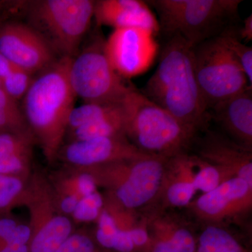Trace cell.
Masks as SVG:
<instances>
[{
    "mask_svg": "<svg viewBox=\"0 0 252 252\" xmlns=\"http://www.w3.org/2000/svg\"><path fill=\"white\" fill-rule=\"evenodd\" d=\"M29 129L17 101L11 98L0 86V131Z\"/></svg>",
    "mask_w": 252,
    "mask_h": 252,
    "instance_id": "obj_24",
    "label": "cell"
},
{
    "mask_svg": "<svg viewBox=\"0 0 252 252\" xmlns=\"http://www.w3.org/2000/svg\"><path fill=\"white\" fill-rule=\"evenodd\" d=\"M35 144L30 129L0 131V173L31 177Z\"/></svg>",
    "mask_w": 252,
    "mask_h": 252,
    "instance_id": "obj_20",
    "label": "cell"
},
{
    "mask_svg": "<svg viewBox=\"0 0 252 252\" xmlns=\"http://www.w3.org/2000/svg\"><path fill=\"white\" fill-rule=\"evenodd\" d=\"M0 252H30L29 244L11 243L0 249Z\"/></svg>",
    "mask_w": 252,
    "mask_h": 252,
    "instance_id": "obj_33",
    "label": "cell"
},
{
    "mask_svg": "<svg viewBox=\"0 0 252 252\" xmlns=\"http://www.w3.org/2000/svg\"><path fill=\"white\" fill-rule=\"evenodd\" d=\"M31 238L28 224L20 222L11 213L0 215V249L15 242L29 244Z\"/></svg>",
    "mask_w": 252,
    "mask_h": 252,
    "instance_id": "obj_27",
    "label": "cell"
},
{
    "mask_svg": "<svg viewBox=\"0 0 252 252\" xmlns=\"http://www.w3.org/2000/svg\"><path fill=\"white\" fill-rule=\"evenodd\" d=\"M241 0H152L159 28L178 34L193 46L220 36L238 17Z\"/></svg>",
    "mask_w": 252,
    "mask_h": 252,
    "instance_id": "obj_4",
    "label": "cell"
},
{
    "mask_svg": "<svg viewBox=\"0 0 252 252\" xmlns=\"http://www.w3.org/2000/svg\"><path fill=\"white\" fill-rule=\"evenodd\" d=\"M46 175L58 210L67 217L81 198L98 190L93 177L81 168L63 165Z\"/></svg>",
    "mask_w": 252,
    "mask_h": 252,
    "instance_id": "obj_18",
    "label": "cell"
},
{
    "mask_svg": "<svg viewBox=\"0 0 252 252\" xmlns=\"http://www.w3.org/2000/svg\"><path fill=\"white\" fill-rule=\"evenodd\" d=\"M231 139L207 132L199 145L198 157L229 178L239 177L252 185V152Z\"/></svg>",
    "mask_w": 252,
    "mask_h": 252,
    "instance_id": "obj_14",
    "label": "cell"
},
{
    "mask_svg": "<svg viewBox=\"0 0 252 252\" xmlns=\"http://www.w3.org/2000/svg\"><path fill=\"white\" fill-rule=\"evenodd\" d=\"M104 206V195L99 193L98 190H96L79 200L69 218L74 224L95 222Z\"/></svg>",
    "mask_w": 252,
    "mask_h": 252,
    "instance_id": "obj_26",
    "label": "cell"
},
{
    "mask_svg": "<svg viewBox=\"0 0 252 252\" xmlns=\"http://www.w3.org/2000/svg\"><path fill=\"white\" fill-rule=\"evenodd\" d=\"M193 49L178 34L170 36L142 93L197 132L206 125L208 109L195 74Z\"/></svg>",
    "mask_w": 252,
    "mask_h": 252,
    "instance_id": "obj_1",
    "label": "cell"
},
{
    "mask_svg": "<svg viewBox=\"0 0 252 252\" xmlns=\"http://www.w3.org/2000/svg\"><path fill=\"white\" fill-rule=\"evenodd\" d=\"M212 109L215 120L231 140L252 150V86L217 104Z\"/></svg>",
    "mask_w": 252,
    "mask_h": 252,
    "instance_id": "obj_17",
    "label": "cell"
},
{
    "mask_svg": "<svg viewBox=\"0 0 252 252\" xmlns=\"http://www.w3.org/2000/svg\"><path fill=\"white\" fill-rule=\"evenodd\" d=\"M56 252H109L97 245L93 232L76 229Z\"/></svg>",
    "mask_w": 252,
    "mask_h": 252,
    "instance_id": "obj_29",
    "label": "cell"
},
{
    "mask_svg": "<svg viewBox=\"0 0 252 252\" xmlns=\"http://www.w3.org/2000/svg\"><path fill=\"white\" fill-rule=\"evenodd\" d=\"M154 32L144 28L114 29L104 49L114 70L126 79L138 77L152 67L159 45Z\"/></svg>",
    "mask_w": 252,
    "mask_h": 252,
    "instance_id": "obj_10",
    "label": "cell"
},
{
    "mask_svg": "<svg viewBox=\"0 0 252 252\" xmlns=\"http://www.w3.org/2000/svg\"><path fill=\"white\" fill-rule=\"evenodd\" d=\"M242 41L250 42L252 39V15H250L243 21V26L240 28L237 34Z\"/></svg>",
    "mask_w": 252,
    "mask_h": 252,
    "instance_id": "obj_31",
    "label": "cell"
},
{
    "mask_svg": "<svg viewBox=\"0 0 252 252\" xmlns=\"http://www.w3.org/2000/svg\"><path fill=\"white\" fill-rule=\"evenodd\" d=\"M17 69L20 68L16 67L2 54H0V83Z\"/></svg>",
    "mask_w": 252,
    "mask_h": 252,
    "instance_id": "obj_32",
    "label": "cell"
},
{
    "mask_svg": "<svg viewBox=\"0 0 252 252\" xmlns=\"http://www.w3.org/2000/svg\"><path fill=\"white\" fill-rule=\"evenodd\" d=\"M168 158L147 154L133 160L81 169L93 177L97 188L105 189V195L135 211L155 200Z\"/></svg>",
    "mask_w": 252,
    "mask_h": 252,
    "instance_id": "obj_5",
    "label": "cell"
},
{
    "mask_svg": "<svg viewBox=\"0 0 252 252\" xmlns=\"http://www.w3.org/2000/svg\"><path fill=\"white\" fill-rule=\"evenodd\" d=\"M72 59L60 58L41 71L23 97L25 119L49 165L56 161L64 143L77 98L68 77Z\"/></svg>",
    "mask_w": 252,
    "mask_h": 252,
    "instance_id": "obj_2",
    "label": "cell"
},
{
    "mask_svg": "<svg viewBox=\"0 0 252 252\" xmlns=\"http://www.w3.org/2000/svg\"><path fill=\"white\" fill-rule=\"evenodd\" d=\"M94 17L98 26L114 29L139 28L160 32L158 21L146 1L140 0H100L94 2Z\"/></svg>",
    "mask_w": 252,
    "mask_h": 252,
    "instance_id": "obj_16",
    "label": "cell"
},
{
    "mask_svg": "<svg viewBox=\"0 0 252 252\" xmlns=\"http://www.w3.org/2000/svg\"><path fill=\"white\" fill-rule=\"evenodd\" d=\"M195 252H251L228 230L207 225L197 238Z\"/></svg>",
    "mask_w": 252,
    "mask_h": 252,
    "instance_id": "obj_21",
    "label": "cell"
},
{
    "mask_svg": "<svg viewBox=\"0 0 252 252\" xmlns=\"http://www.w3.org/2000/svg\"><path fill=\"white\" fill-rule=\"evenodd\" d=\"M23 207L30 215V252H56L76 230L71 219L58 210L46 172L33 170Z\"/></svg>",
    "mask_w": 252,
    "mask_h": 252,
    "instance_id": "obj_8",
    "label": "cell"
},
{
    "mask_svg": "<svg viewBox=\"0 0 252 252\" xmlns=\"http://www.w3.org/2000/svg\"><path fill=\"white\" fill-rule=\"evenodd\" d=\"M187 207L207 225L221 226L252 211V185L243 179L233 177L192 200Z\"/></svg>",
    "mask_w": 252,
    "mask_h": 252,
    "instance_id": "obj_11",
    "label": "cell"
},
{
    "mask_svg": "<svg viewBox=\"0 0 252 252\" xmlns=\"http://www.w3.org/2000/svg\"><path fill=\"white\" fill-rule=\"evenodd\" d=\"M2 4H1V2H0V18H1V11H2Z\"/></svg>",
    "mask_w": 252,
    "mask_h": 252,
    "instance_id": "obj_34",
    "label": "cell"
},
{
    "mask_svg": "<svg viewBox=\"0 0 252 252\" xmlns=\"http://www.w3.org/2000/svg\"><path fill=\"white\" fill-rule=\"evenodd\" d=\"M220 36V41L227 49L231 53L244 72L248 77L250 86H252V49L239 39L233 30L223 32Z\"/></svg>",
    "mask_w": 252,
    "mask_h": 252,
    "instance_id": "obj_25",
    "label": "cell"
},
{
    "mask_svg": "<svg viewBox=\"0 0 252 252\" xmlns=\"http://www.w3.org/2000/svg\"><path fill=\"white\" fill-rule=\"evenodd\" d=\"M123 103H84L72 109L68 121L67 132L103 119L124 108Z\"/></svg>",
    "mask_w": 252,
    "mask_h": 252,
    "instance_id": "obj_23",
    "label": "cell"
},
{
    "mask_svg": "<svg viewBox=\"0 0 252 252\" xmlns=\"http://www.w3.org/2000/svg\"><path fill=\"white\" fill-rule=\"evenodd\" d=\"M197 172V156L182 153L170 158L154 202L166 207H187L195 193L194 180Z\"/></svg>",
    "mask_w": 252,
    "mask_h": 252,
    "instance_id": "obj_15",
    "label": "cell"
},
{
    "mask_svg": "<svg viewBox=\"0 0 252 252\" xmlns=\"http://www.w3.org/2000/svg\"><path fill=\"white\" fill-rule=\"evenodd\" d=\"M145 154L127 137H101L67 142L60 149L56 161L68 166L86 168L133 160Z\"/></svg>",
    "mask_w": 252,
    "mask_h": 252,
    "instance_id": "obj_13",
    "label": "cell"
},
{
    "mask_svg": "<svg viewBox=\"0 0 252 252\" xmlns=\"http://www.w3.org/2000/svg\"><path fill=\"white\" fill-rule=\"evenodd\" d=\"M97 36L71 59L68 77L73 92L85 103H123L132 89L114 70Z\"/></svg>",
    "mask_w": 252,
    "mask_h": 252,
    "instance_id": "obj_7",
    "label": "cell"
},
{
    "mask_svg": "<svg viewBox=\"0 0 252 252\" xmlns=\"http://www.w3.org/2000/svg\"><path fill=\"white\" fill-rule=\"evenodd\" d=\"M229 179L220 169L197 156V172L194 180V187L196 191L208 193Z\"/></svg>",
    "mask_w": 252,
    "mask_h": 252,
    "instance_id": "obj_28",
    "label": "cell"
},
{
    "mask_svg": "<svg viewBox=\"0 0 252 252\" xmlns=\"http://www.w3.org/2000/svg\"><path fill=\"white\" fill-rule=\"evenodd\" d=\"M147 252H195L197 238L177 217L153 213L147 220Z\"/></svg>",
    "mask_w": 252,
    "mask_h": 252,
    "instance_id": "obj_19",
    "label": "cell"
},
{
    "mask_svg": "<svg viewBox=\"0 0 252 252\" xmlns=\"http://www.w3.org/2000/svg\"><path fill=\"white\" fill-rule=\"evenodd\" d=\"M91 0H39L30 6L35 29L61 58H74L94 17Z\"/></svg>",
    "mask_w": 252,
    "mask_h": 252,
    "instance_id": "obj_6",
    "label": "cell"
},
{
    "mask_svg": "<svg viewBox=\"0 0 252 252\" xmlns=\"http://www.w3.org/2000/svg\"><path fill=\"white\" fill-rule=\"evenodd\" d=\"M193 54L197 80L208 110L252 86L220 36L194 46Z\"/></svg>",
    "mask_w": 252,
    "mask_h": 252,
    "instance_id": "obj_9",
    "label": "cell"
},
{
    "mask_svg": "<svg viewBox=\"0 0 252 252\" xmlns=\"http://www.w3.org/2000/svg\"><path fill=\"white\" fill-rule=\"evenodd\" d=\"M124 104L126 137L141 152L171 158L187 153L186 151L193 143L197 132L136 88L127 96Z\"/></svg>",
    "mask_w": 252,
    "mask_h": 252,
    "instance_id": "obj_3",
    "label": "cell"
},
{
    "mask_svg": "<svg viewBox=\"0 0 252 252\" xmlns=\"http://www.w3.org/2000/svg\"><path fill=\"white\" fill-rule=\"evenodd\" d=\"M0 54L32 74L41 72L56 61L46 39L31 26L21 23L0 26Z\"/></svg>",
    "mask_w": 252,
    "mask_h": 252,
    "instance_id": "obj_12",
    "label": "cell"
},
{
    "mask_svg": "<svg viewBox=\"0 0 252 252\" xmlns=\"http://www.w3.org/2000/svg\"><path fill=\"white\" fill-rule=\"evenodd\" d=\"M30 177L0 173V215L23 206Z\"/></svg>",
    "mask_w": 252,
    "mask_h": 252,
    "instance_id": "obj_22",
    "label": "cell"
},
{
    "mask_svg": "<svg viewBox=\"0 0 252 252\" xmlns=\"http://www.w3.org/2000/svg\"><path fill=\"white\" fill-rule=\"evenodd\" d=\"M33 74L17 69L0 83V86L8 95L16 101L23 98L34 78Z\"/></svg>",
    "mask_w": 252,
    "mask_h": 252,
    "instance_id": "obj_30",
    "label": "cell"
}]
</instances>
